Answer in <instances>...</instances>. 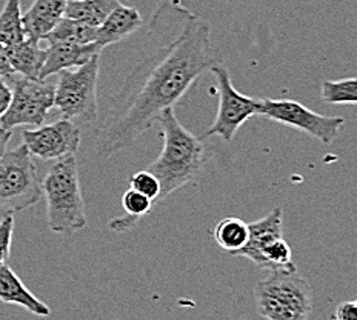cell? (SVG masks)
Masks as SVG:
<instances>
[{
  "label": "cell",
  "mask_w": 357,
  "mask_h": 320,
  "mask_svg": "<svg viewBox=\"0 0 357 320\" xmlns=\"http://www.w3.org/2000/svg\"><path fill=\"white\" fill-rule=\"evenodd\" d=\"M150 33L158 48L126 76L96 132V150L105 159L134 145L214 63L210 24L178 0L155 8Z\"/></svg>",
  "instance_id": "1"
},
{
  "label": "cell",
  "mask_w": 357,
  "mask_h": 320,
  "mask_svg": "<svg viewBox=\"0 0 357 320\" xmlns=\"http://www.w3.org/2000/svg\"><path fill=\"white\" fill-rule=\"evenodd\" d=\"M163 146L159 158L146 167L160 183L155 205L163 202L177 190L195 183L206 162V148L196 134L178 121L174 108H168L158 117Z\"/></svg>",
  "instance_id": "2"
},
{
  "label": "cell",
  "mask_w": 357,
  "mask_h": 320,
  "mask_svg": "<svg viewBox=\"0 0 357 320\" xmlns=\"http://www.w3.org/2000/svg\"><path fill=\"white\" fill-rule=\"evenodd\" d=\"M40 185L47 200V219L51 231L63 236L82 231L88 219L76 154L57 159Z\"/></svg>",
  "instance_id": "3"
},
{
  "label": "cell",
  "mask_w": 357,
  "mask_h": 320,
  "mask_svg": "<svg viewBox=\"0 0 357 320\" xmlns=\"http://www.w3.org/2000/svg\"><path fill=\"white\" fill-rule=\"evenodd\" d=\"M256 311L270 320H305L311 316L314 293L297 270H271L255 288Z\"/></svg>",
  "instance_id": "4"
},
{
  "label": "cell",
  "mask_w": 357,
  "mask_h": 320,
  "mask_svg": "<svg viewBox=\"0 0 357 320\" xmlns=\"http://www.w3.org/2000/svg\"><path fill=\"white\" fill-rule=\"evenodd\" d=\"M42 196L33 154L22 144L0 155V211L13 214L36 205Z\"/></svg>",
  "instance_id": "5"
},
{
  "label": "cell",
  "mask_w": 357,
  "mask_h": 320,
  "mask_svg": "<svg viewBox=\"0 0 357 320\" xmlns=\"http://www.w3.org/2000/svg\"><path fill=\"white\" fill-rule=\"evenodd\" d=\"M99 71L100 54L91 57L77 68L59 73L54 107L61 111L63 119H79L84 122H94L98 119Z\"/></svg>",
  "instance_id": "6"
},
{
  "label": "cell",
  "mask_w": 357,
  "mask_h": 320,
  "mask_svg": "<svg viewBox=\"0 0 357 320\" xmlns=\"http://www.w3.org/2000/svg\"><path fill=\"white\" fill-rule=\"evenodd\" d=\"M282 223L280 208H274L265 218L248 223V241L233 256L250 259L256 266L268 271L297 270L291 247L284 239Z\"/></svg>",
  "instance_id": "7"
},
{
  "label": "cell",
  "mask_w": 357,
  "mask_h": 320,
  "mask_svg": "<svg viewBox=\"0 0 357 320\" xmlns=\"http://www.w3.org/2000/svg\"><path fill=\"white\" fill-rule=\"evenodd\" d=\"M259 114L273 122L291 126L294 130L308 134L324 145L333 144L345 126L344 117L319 114L303 107L302 103L289 99H260Z\"/></svg>",
  "instance_id": "8"
},
{
  "label": "cell",
  "mask_w": 357,
  "mask_h": 320,
  "mask_svg": "<svg viewBox=\"0 0 357 320\" xmlns=\"http://www.w3.org/2000/svg\"><path fill=\"white\" fill-rule=\"evenodd\" d=\"M210 71L218 82L219 107L218 116H215L213 125L206 130L205 137L219 136L225 142H231L241 126L252 116L259 114L260 99L248 98L237 91L233 85L231 74L222 63H213Z\"/></svg>",
  "instance_id": "9"
},
{
  "label": "cell",
  "mask_w": 357,
  "mask_h": 320,
  "mask_svg": "<svg viewBox=\"0 0 357 320\" xmlns=\"http://www.w3.org/2000/svg\"><path fill=\"white\" fill-rule=\"evenodd\" d=\"M13 99L10 108L0 119V128L13 131L17 126H40L54 107L56 85L45 80L11 79Z\"/></svg>",
  "instance_id": "10"
},
{
  "label": "cell",
  "mask_w": 357,
  "mask_h": 320,
  "mask_svg": "<svg viewBox=\"0 0 357 320\" xmlns=\"http://www.w3.org/2000/svg\"><path fill=\"white\" fill-rule=\"evenodd\" d=\"M82 134L70 119H61L51 125H40L36 130H24L22 144L42 160H57L76 154Z\"/></svg>",
  "instance_id": "11"
},
{
  "label": "cell",
  "mask_w": 357,
  "mask_h": 320,
  "mask_svg": "<svg viewBox=\"0 0 357 320\" xmlns=\"http://www.w3.org/2000/svg\"><path fill=\"white\" fill-rule=\"evenodd\" d=\"M102 47L98 43H76L68 40L48 42L47 57L40 73V80L59 74L63 70L77 68L86 63L89 59L102 53Z\"/></svg>",
  "instance_id": "12"
},
{
  "label": "cell",
  "mask_w": 357,
  "mask_h": 320,
  "mask_svg": "<svg viewBox=\"0 0 357 320\" xmlns=\"http://www.w3.org/2000/svg\"><path fill=\"white\" fill-rule=\"evenodd\" d=\"M66 2L68 0H34L28 11L22 14L26 37L42 42L63 17Z\"/></svg>",
  "instance_id": "13"
},
{
  "label": "cell",
  "mask_w": 357,
  "mask_h": 320,
  "mask_svg": "<svg viewBox=\"0 0 357 320\" xmlns=\"http://www.w3.org/2000/svg\"><path fill=\"white\" fill-rule=\"evenodd\" d=\"M144 19L136 8L126 5H119L117 8L109 13V16L98 26V39L96 43L102 48L117 42H122L142 28Z\"/></svg>",
  "instance_id": "14"
},
{
  "label": "cell",
  "mask_w": 357,
  "mask_h": 320,
  "mask_svg": "<svg viewBox=\"0 0 357 320\" xmlns=\"http://www.w3.org/2000/svg\"><path fill=\"white\" fill-rule=\"evenodd\" d=\"M0 302L19 305L34 316L47 317L51 314V310L47 303L29 291L24 282L6 265H0Z\"/></svg>",
  "instance_id": "15"
},
{
  "label": "cell",
  "mask_w": 357,
  "mask_h": 320,
  "mask_svg": "<svg viewBox=\"0 0 357 320\" xmlns=\"http://www.w3.org/2000/svg\"><path fill=\"white\" fill-rule=\"evenodd\" d=\"M6 56L13 71L22 74V77L40 80V73L47 57V48L40 47V40L26 37L13 47H6Z\"/></svg>",
  "instance_id": "16"
},
{
  "label": "cell",
  "mask_w": 357,
  "mask_h": 320,
  "mask_svg": "<svg viewBox=\"0 0 357 320\" xmlns=\"http://www.w3.org/2000/svg\"><path fill=\"white\" fill-rule=\"evenodd\" d=\"M121 3V0H68L63 16L82 24L99 26Z\"/></svg>",
  "instance_id": "17"
},
{
  "label": "cell",
  "mask_w": 357,
  "mask_h": 320,
  "mask_svg": "<svg viewBox=\"0 0 357 320\" xmlns=\"http://www.w3.org/2000/svg\"><path fill=\"white\" fill-rule=\"evenodd\" d=\"M248 234V223L239 218H234V215L220 219L213 229L215 243L231 256L247 243Z\"/></svg>",
  "instance_id": "18"
},
{
  "label": "cell",
  "mask_w": 357,
  "mask_h": 320,
  "mask_svg": "<svg viewBox=\"0 0 357 320\" xmlns=\"http://www.w3.org/2000/svg\"><path fill=\"white\" fill-rule=\"evenodd\" d=\"M22 14L24 11H22L20 0H6L0 11V42L5 47H13L26 39Z\"/></svg>",
  "instance_id": "19"
},
{
  "label": "cell",
  "mask_w": 357,
  "mask_h": 320,
  "mask_svg": "<svg viewBox=\"0 0 357 320\" xmlns=\"http://www.w3.org/2000/svg\"><path fill=\"white\" fill-rule=\"evenodd\" d=\"M98 39V26H91L70 17H62L61 22L43 37L47 42L68 40L76 43H94Z\"/></svg>",
  "instance_id": "20"
},
{
  "label": "cell",
  "mask_w": 357,
  "mask_h": 320,
  "mask_svg": "<svg viewBox=\"0 0 357 320\" xmlns=\"http://www.w3.org/2000/svg\"><path fill=\"white\" fill-rule=\"evenodd\" d=\"M321 98L331 105H357V77L342 80H324Z\"/></svg>",
  "instance_id": "21"
},
{
  "label": "cell",
  "mask_w": 357,
  "mask_h": 320,
  "mask_svg": "<svg viewBox=\"0 0 357 320\" xmlns=\"http://www.w3.org/2000/svg\"><path fill=\"white\" fill-rule=\"evenodd\" d=\"M122 206L125 210V214L131 215V218H136L140 220L144 215H148L154 208V202L150 199L144 196L142 192L130 188L128 191L123 192L122 196Z\"/></svg>",
  "instance_id": "22"
},
{
  "label": "cell",
  "mask_w": 357,
  "mask_h": 320,
  "mask_svg": "<svg viewBox=\"0 0 357 320\" xmlns=\"http://www.w3.org/2000/svg\"><path fill=\"white\" fill-rule=\"evenodd\" d=\"M130 188L142 192L146 197H150L155 205V199H158L160 191V183L158 181V177H155L151 171L142 169L130 177Z\"/></svg>",
  "instance_id": "23"
},
{
  "label": "cell",
  "mask_w": 357,
  "mask_h": 320,
  "mask_svg": "<svg viewBox=\"0 0 357 320\" xmlns=\"http://www.w3.org/2000/svg\"><path fill=\"white\" fill-rule=\"evenodd\" d=\"M14 233V218L13 214H6L0 220V265H6L11 256Z\"/></svg>",
  "instance_id": "24"
},
{
  "label": "cell",
  "mask_w": 357,
  "mask_h": 320,
  "mask_svg": "<svg viewBox=\"0 0 357 320\" xmlns=\"http://www.w3.org/2000/svg\"><path fill=\"white\" fill-rule=\"evenodd\" d=\"M333 319L336 320H357V305L356 300H347L337 305L336 311H334Z\"/></svg>",
  "instance_id": "25"
},
{
  "label": "cell",
  "mask_w": 357,
  "mask_h": 320,
  "mask_svg": "<svg viewBox=\"0 0 357 320\" xmlns=\"http://www.w3.org/2000/svg\"><path fill=\"white\" fill-rule=\"evenodd\" d=\"M13 99V88L8 85V80L0 77V119L3 117L6 109L10 108Z\"/></svg>",
  "instance_id": "26"
},
{
  "label": "cell",
  "mask_w": 357,
  "mask_h": 320,
  "mask_svg": "<svg viewBox=\"0 0 357 320\" xmlns=\"http://www.w3.org/2000/svg\"><path fill=\"white\" fill-rule=\"evenodd\" d=\"M14 74L16 73L13 71L11 65L8 62V56H6V47L0 42V77L10 82L14 77Z\"/></svg>",
  "instance_id": "27"
},
{
  "label": "cell",
  "mask_w": 357,
  "mask_h": 320,
  "mask_svg": "<svg viewBox=\"0 0 357 320\" xmlns=\"http://www.w3.org/2000/svg\"><path fill=\"white\" fill-rule=\"evenodd\" d=\"M10 139H11V131L0 128V155L3 154V151L6 150V146H8Z\"/></svg>",
  "instance_id": "28"
},
{
  "label": "cell",
  "mask_w": 357,
  "mask_h": 320,
  "mask_svg": "<svg viewBox=\"0 0 357 320\" xmlns=\"http://www.w3.org/2000/svg\"><path fill=\"white\" fill-rule=\"evenodd\" d=\"M5 215H6V213H2V211H0V220H2V219L5 218Z\"/></svg>",
  "instance_id": "29"
},
{
  "label": "cell",
  "mask_w": 357,
  "mask_h": 320,
  "mask_svg": "<svg viewBox=\"0 0 357 320\" xmlns=\"http://www.w3.org/2000/svg\"><path fill=\"white\" fill-rule=\"evenodd\" d=\"M356 305H357V300H356Z\"/></svg>",
  "instance_id": "30"
}]
</instances>
